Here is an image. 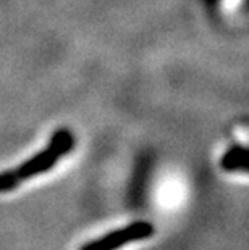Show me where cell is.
<instances>
[{"instance_id":"obj_1","label":"cell","mask_w":249,"mask_h":250,"mask_svg":"<svg viewBox=\"0 0 249 250\" xmlns=\"http://www.w3.org/2000/svg\"><path fill=\"white\" fill-rule=\"evenodd\" d=\"M73 147H75V136L70 129L63 127V129L55 131L44 150L21 163L18 168L5 169L0 173V192H12L23 181L50 171L60 158L73 150Z\"/></svg>"},{"instance_id":"obj_2","label":"cell","mask_w":249,"mask_h":250,"mask_svg":"<svg viewBox=\"0 0 249 250\" xmlns=\"http://www.w3.org/2000/svg\"><path fill=\"white\" fill-rule=\"evenodd\" d=\"M154 231L156 228L149 221H133L125 228H120V229H115L96 239V241L84 244L79 250H116L126 244L149 239L154 236Z\"/></svg>"},{"instance_id":"obj_3","label":"cell","mask_w":249,"mask_h":250,"mask_svg":"<svg viewBox=\"0 0 249 250\" xmlns=\"http://www.w3.org/2000/svg\"><path fill=\"white\" fill-rule=\"evenodd\" d=\"M220 168L228 173L248 171V148L245 146H231L220 158Z\"/></svg>"}]
</instances>
